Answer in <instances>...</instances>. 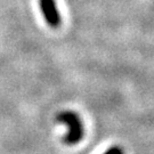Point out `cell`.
<instances>
[{"label": "cell", "instance_id": "cell-2", "mask_svg": "<svg viewBox=\"0 0 154 154\" xmlns=\"http://www.w3.org/2000/svg\"><path fill=\"white\" fill-rule=\"evenodd\" d=\"M39 7L46 23L50 28L57 29L62 24V16L57 9L55 0H39Z\"/></svg>", "mask_w": 154, "mask_h": 154}, {"label": "cell", "instance_id": "cell-3", "mask_svg": "<svg viewBox=\"0 0 154 154\" xmlns=\"http://www.w3.org/2000/svg\"><path fill=\"white\" fill-rule=\"evenodd\" d=\"M104 154H125V152L120 146H112Z\"/></svg>", "mask_w": 154, "mask_h": 154}, {"label": "cell", "instance_id": "cell-1", "mask_svg": "<svg viewBox=\"0 0 154 154\" xmlns=\"http://www.w3.org/2000/svg\"><path fill=\"white\" fill-rule=\"evenodd\" d=\"M57 121L67 127V134L64 137V143L75 145L83 137V126L81 120L75 112L63 111L57 116Z\"/></svg>", "mask_w": 154, "mask_h": 154}]
</instances>
